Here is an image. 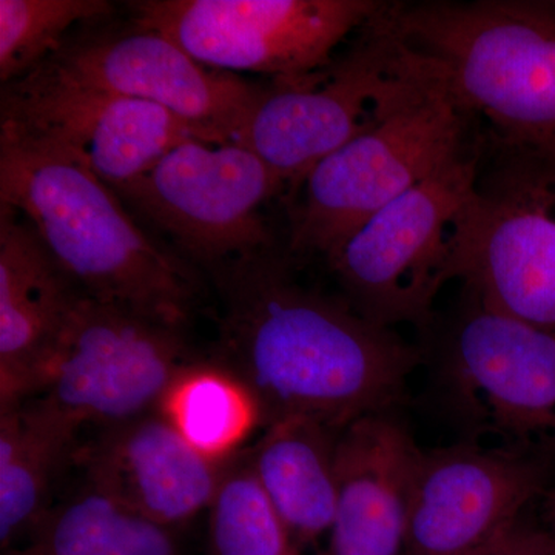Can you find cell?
<instances>
[{
    "label": "cell",
    "instance_id": "cell-4",
    "mask_svg": "<svg viewBox=\"0 0 555 555\" xmlns=\"http://www.w3.org/2000/svg\"><path fill=\"white\" fill-rule=\"evenodd\" d=\"M444 75L401 33L387 2L326 67L262 87L233 142L284 184H302L321 160L422 100Z\"/></svg>",
    "mask_w": 555,
    "mask_h": 555
},
{
    "label": "cell",
    "instance_id": "cell-17",
    "mask_svg": "<svg viewBox=\"0 0 555 555\" xmlns=\"http://www.w3.org/2000/svg\"><path fill=\"white\" fill-rule=\"evenodd\" d=\"M78 294L30 222L0 204V409L38 396Z\"/></svg>",
    "mask_w": 555,
    "mask_h": 555
},
{
    "label": "cell",
    "instance_id": "cell-20",
    "mask_svg": "<svg viewBox=\"0 0 555 555\" xmlns=\"http://www.w3.org/2000/svg\"><path fill=\"white\" fill-rule=\"evenodd\" d=\"M2 555H184L173 529L86 483Z\"/></svg>",
    "mask_w": 555,
    "mask_h": 555
},
{
    "label": "cell",
    "instance_id": "cell-9",
    "mask_svg": "<svg viewBox=\"0 0 555 555\" xmlns=\"http://www.w3.org/2000/svg\"><path fill=\"white\" fill-rule=\"evenodd\" d=\"M375 0H142L134 24L173 40L193 60L221 72L273 80L326 67L339 43L385 9Z\"/></svg>",
    "mask_w": 555,
    "mask_h": 555
},
{
    "label": "cell",
    "instance_id": "cell-23",
    "mask_svg": "<svg viewBox=\"0 0 555 555\" xmlns=\"http://www.w3.org/2000/svg\"><path fill=\"white\" fill-rule=\"evenodd\" d=\"M112 13L105 0H0V79L28 75L64 47L73 27L100 24Z\"/></svg>",
    "mask_w": 555,
    "mask_h": 555
},
{
    "label": "cell",
    "instance_id": "cell-12",
    "mask_svg": "<svg viewBox=\"0 0 555 555\" xmlns=\"http://www.w3.org/2000/svg\"><path fill=\"white\" fill-rule=\"evenodd\" d=\"M0 129L67 153L115 192L196 138L169 109L76 82L47 62L3 83Z\"/></svg>",
    "mask_w": 555,
    "mask_h": 555
},
{
    "label": "cell",
    "instance_id": "cell-1",
    "mask_svg": "<svg viewBox=\"0 0 555 555\" xmlns=\"http://www.w3.org/2000/svg\"><path fill=\"white\" fill-rule=\"evenodd\" d=\"M222 302L218 364L247 387L261 427L308 418L334 429L406 401L422 347L302 286L275 248L214 268Z\"/></svg>",
    "mask_w": 555,
    "mask_h": 555
},
{
    "label": "cell",
    "instance_id": "cell-25",
    "mask_svg": "<svg viewBox=\"0 0 555 555\" xmlns=\"http://www.w3.org/2000/svg\"><path fill=\"white\" fill-rule=\"evenodd\" d=\"M543 528L555 542V491L550 492L545 499V513H543Z\"/></svg>",
    "mask_w": 555,
    "mask_h": 555
},
{
    "label": "cell",
    "instance_id": "cell-13",
    "mask_svg": "<svg viewBox=\"0 0 555 555\" xmlns=\"http://www.w3.org/2000/svg\"><path fill=\"white\" fill-rule=\"evenodd\" d=\"M46 62L76 82L169 109L210 144L235 141L262 89L206 67L167 36L137 24L67 40Z\"/></svg>",
    "mask_w": 555,
    "mask_h": 555
},
{
    "label": "cell",
    "instance_id": "cell-10",
    "mask_svg": "<svg viewBox=\"0 0 555 555\" xmlns=\"http://www.w3.org/2000/svg\"><path fill=\"white\" fill-rule=\"evenodd\" d=\"M283 185L238 142L190 138L116 193L214 269L273 246L261 210Z\"/></svg>",
    "mask_w": 555,
    "mask_h": 555
},
{
    "label": "cell",
    "instance_id": "cell-19",
    "mask_svg": "<svg viewBox=\"0 0 555 555\" xmlns=\"http://www.w3.org/2000/svg\"><path fill=\"white\" fill-rule=\"evenodd\" d=\"M79 427L35 398L0 409V545L22 542L51 509L54 480L76 455Z\"/></svg>",
    "mask_w": 555,
    "mask_h": 555
},
{
    "label": "cell",
    "instance_id": "cell-2",
    "mask_svg": "<svg viewBox=\"0 0 555 555\" xmlns=\"http://www.w3.org/2000/svg\"><path fill=\"white\" fill-rule=\"evenodd\" d=\"M118 196L67 153L0 129V201L30 222L76 291L182 328L192 272L139 229Z\"/></svg>",
    "mask_w": 555,
    "mask_h": 555
},
{
    "label": "cell",
    "instance_id": "cell-16",
    "mask_svg": "<svg viewBox=\"0 0 555 555\" xmlns=\"http://www.w3.org/2000/svg\"><path fill=\"white\" fill-rule=\"evenodd\" d=\"M422 449L397 411L361 416L339 433L332 555H404Z\"/></svg>",
    "mask_w": 555,
    "mask_h": 555
},
{
    "label": "cell",
    "instance_id": "cell-8",
    "mask_svg": "<svg viewBox=\"0 0 555 555\" xmlns=\"http://www.w3.org/2000/svg\"><path fill=\"white\" fill-rule=\"evenodd\" d=\"M192 363L182 328L79 292L33 398L79 429L120 425L158 411Z\"/></svg>",
    "mask_w": 555,
    "mask_h": 555
},
{
    "label": "cell",
    "instance_id": "cell-6",
    "mask_svg": "<svg viewBox=\"0 0 555 555\" xmlns=\"http://www.w3.org/2000/svg\"><path fill=\"white\" fill-rule=\"evenodd\" d=\"M483 131L443 169L382 208L327 259L341 297L379 327L436 320V301L462 280L485 158Z\"/></svg>",
    "mask_w": 555,
    "mask_h": 555
},
{
    "label": "cell",
    "instance_id": "cell-22",
    "mask_svg": "<svg viewBox=\"0 0 555 555\" xmlns=\"http://www.w3.org/2000/svg\"><path fill=\"white\" fill-rule=\"evenodd\" d=\"M208 555H302L255 477L247 452L233 456L208 507Z\"/></svg>",
    "mask_w": 555,
    "mask_h": 555
},
{
    "label": "cell",
    "instance_id": "cell-21",
    "mask_svg": "<svg viewBox=\"0 0 555 555\" xmlns=\"http://www.w3.org/2000/svg\"><path fill=\"white\" fill-rule=\"evenodd\" d=\"M159 411L190 444L217 460L235 456L255 427H261L247 387L218 363L185 367L167 390Z\"/></svg>",
    "mask_w": 555,
    "mask_h": 555
},
{
    "label": "cell",
    "instance_id": "cell-3",
    "mask_svg": "<svg viewBox=\"0 0 555 555\" xmlns=\"http://www.w3.org/2000/svg\"><path fill=\"white\" fill-rule=\"evenodd\" d=\"M393 16L486 124V150L555 163V3H393Z\"/></svg>",
    "mask_w": 555,
    "mask_h": 555
},
{
    "label": "cell",
    "instance_id": "cell-5",
    "mask_svg": "<svg viewBox=\"0 0 555 555\" xmlns=\"http://www.w3.org/2000/svg\"><path fill=\"white\" fill-rule=\"evenodd\" d=\"M420 337L434 403L460 441L539 462L555 454V334L463 286Z\"/></svg>",
    "mask_w": 555,
    "mask_h": 555
},
{
    "label": "cell",
    "instance_id": "cell-11",
    "mask_svg": "<svg viewBox=\"0 0 555 555\" xmlns=\"http://www.w3.org/2000/svg\"><path fill=\"white\" fill-rule=\"evenodd\" d=\"M491 155L460 281L489 308L555 334V163Z\"/></svg>",
    "mask_w": 555,
    "mask_h": 555
},
{
    "label": "cell",
    "instance_id": "cell-14",
    "mask_svg": "<svg viewBox=\"0 0 555 555\" xmlns=\"http://www.w3.org/2000/svg\"><path fill=\"white\" fill-rule=\"evenodd\" d=\"M539 460L469 441L422 449L404 555H469L545 491Z\"/></svg>",
    "mask_w": 555,
    "mask_h": 555
},
{
    "label": "cell",
    "instance_id": "cell-15",
    "mask_svg": "<svg viewBox=\"0 0 555 555\" xmlns=\"http://www.w3.org/2000/svg\"><path fill=\"white\" fill-rule=\"evenodd\" d=\"M76 456L86 483L170 529L210 507L233 460L203 454L159 409L102 427Z\"/></svg>",
    "mask_w": 555,
    "mask_h": 555
},
{
    "label": "cell",
    "instance_id": "cell-7",
    "mask_svg": "<svg viewBox=\"0 0 555 555\" xmlns=\"http://www.w3.org/2000/svg\"><path fill=\"white\" fill-rule=\"evenodd\" d=\"M477 126L447 73L422 100L313 167L292 215L288 251L327 261L382 208L480 138Z\"/></svg>",
    "mask_w": 555,
    "mask_h": 555
},
{
    "label": "cell",
    "instance_id": "cell-18",
    "mask_svg": "<svg viewBox=\"0 0 555 555\" xmlns=\"http://www.w3.org/2000/svg\"><path fill=\"white\" fill-rule=\"evenodd\" d=\"M341 430L308 418L284 420L262 429L247 451L255 477L302 555H332Z\"/></svg>",
    "mask_w": 555,
    "mask_h": 555
},
{
    "label": "cell",
    "instance_id": "cell-24",
    "mask_svg": "<svg viewBox=\"0 0 555 555\" xmlns=\"http://www.w3.org/2000/svg\"><path fill=\"white\" fill-rule=\"evenodd\" d=\"M469 555H555V542L543 526L532 525L525 513Z\"/></svg>",
    "mask_w": 555,
    "mask_h": 555
}]
</instances>
